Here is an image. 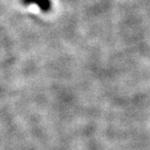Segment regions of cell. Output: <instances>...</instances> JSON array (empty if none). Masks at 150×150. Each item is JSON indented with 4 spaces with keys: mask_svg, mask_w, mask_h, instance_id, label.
<instances>
[{
    "mask_svg": "<svg viewBox=\"0 0 150 150\" xmlns=\"http://www.w3.org/2000/svg\"><path fill=\"white\" fill-rule=\"evenodd\" d=\"M22 3L25 5H31V4H35L42 11H48L51 8V1L50 0H22Z\"/></svg>",
    "mask_w": 150,
    "mask_h": 150,
    "instance_id": "1",
    "label": "cell"
}]
</instances>
